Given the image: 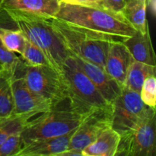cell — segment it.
Instances as JSON below:
<instances>
[{
    "label": "cell",
    "instance_id": "cb8c5ba5",
    "mask_svg": "<svg viewBox=\"0 0 156 156\" xmlns=\"http://www.w3.org/2000/svg\"><path fill=\"white\" fill-rule=\"evenodd\" d=\"M23 146L21 132L12 134L0 145V156H17Z\"/></svg>",
    "mask_w": 156,
    "mask_h": 156
},
{
    "label": "cell",
    "instance_id": "f1b7e54d",
    "mask_svg": "<svg viewBox=\"0 0 156 156\" xmlns=\"http://www.w3.org/2000/svg\"><path fill=\"white\" fill-rule=\"evenodd\" d=\"M59 156H82V152L72 150V149H67V150H66L65 152L59 154Z\"/></svg>",
    "mask_w": 156,
    "mask_h": 156
},
{
    "label": "cell",
    "instance_id": "44dd1931",
    "mask_svg": "<svg viewBox=\"0 0 156 156\" xmlns=\"http://www.w3.org/2000/svg\"><path fill=\"white\" fill-rule=\"evenodd\" d=\"M26 41L27 38L19 29L10 30L0 27V41L7 50L21 55Z\"/></svg>",
    "mask_w": 156,
    "mask_h": 156
},
{
    "label": "cell",
    "instance_id": "7a4b0ae2",
    "mask_svg": "<svg viewBox=\"0 0 156 156\" xmlns=\"http://www.w3.org/2000/svg\"><path fill=\"white\" fill-rule=\"evenodd\" d=\"M88 114L79 110L68 94L52 104L48 111L27 123L21 132L23 144L66 135L76 129Z\"/></svg>",
    "mask_w": 156,
    "mask_h": 156
},
{
    "label": "cell",
    "instance_id": "30bf717a",
    "mask_svg": "<svg viewBox=\"0 0 156 156\" xmlns=\"http://www.w3.org/2000/svg\"><path fill=\"white\" fill-rule=\"evenodd\" d=\"M112 106L94 110L82 120L70 140L68 149L82 152L112 123Z\"/></svg>",
    "mask_w": 156,
    "mask_h": 156
},
{
    "label": "cell",
    "instance_id": "603a6c76",
    "mask_svg": "<svg viewBox=\"0 0 156 156\" xmlns=\"http://www.w3.org/2000/svg\"><path fill=\"white\" fill-rule=\"evenodd\" d=\"M143 103L150 108L156 107V79L155 76H149L145 79L140 92Z\"/></svg>",
    "mask_w": 156,
    "mask_h": 156
},
{
    "label": "cell",
    "instance_id": "ba28073f",
    "mask_svg": "<svg viewBox=\"0 0 156 156\" xmlns=\"http://www.w3.org/2000/svg\"><path fill=\"white\" fill-rule=\"evenodd\" d=\"M23 68L24 62L21 59L10 77L14 101L13 115L37 117L48 111L52 103L38 97L29 89L23 76Z\"/></svg>",
    "mask_w": 156,
    "mask_h": 156
},
{
    "label": "cell",
    "instance_id": "4dcf8cb0",
    "mask_svg": "<svg viewBox=\"0 0 156 156\" xmlns=\"http://www.w3.org/2000/svg\"><path fill=\"white\" fill-rule=\"evenodd\" d=\"M0 120H1V119H0Z\"/></svg>",
    "mask_w": 156,
    "mask_h": 156
},
{
    "label": "cell",
    "instance_id": "1f68e13d",
    "mask_svg": "<svg viewBox=\"0 0 156 156\" xmlns=\"http://www.w3.org/2000/svg\"></svg>",
    "mask_w": 156,
    "mask_h": 156
},
{
    "label": "cell",
    "instance_id": "83f0119b",
    "mask_svg": "<svg viewBox=\"0 0 156 156\" xmlns=\"http://www.w3.org/2000/svg\"><path fill=\"white\" fill-rule=\"evenodd\" d=\"M146 4H147V9L149 8L152 15L155 16L156 13V0H146Z\"/></svg>",
    "mask_w": 156,
    "mask_h": 156
},
{
    "label": "cell",
    "instance_id": "e0dca14e",
    "mask_svg": "<svg viewBox=\"0 0 156 156\" xmlns=\"http://www.w3.org/2000/svg\"><path fill=\"white\" fill-rule=\"evenodd\" d=\"M146 12V0H126L122 13L136 31L145 33L149 27Z\"/></svg>",
    "mask_w": 156,
    "mask_h": 156
},
{
    "label": "cell",
    "instance_id": "52a82bcc",
    "mask_svg": "<svg viewBox=\"0 0 156 156\" xmlns=\"http://www.w3.org/2000/svg\"><path fill=\"white\" fill-rule=\"evenodd\" d=\"M23 76L32 92L52 104L69 94L62 74L53 67L33 66L24 62Z\"/></svg>",
    "mask_w": 156,
    "mask_h": 156
},
{
    "label": "cell",
    "instance_id": "3957f363",
    "mask_svg": "<svg viewBox=\"0 0 156 156\" xmlns=\"http://www.w3.org/2000/svg\"><path fill=\"white\" fill-rule=\"evenodd\" d=\"M49 21L70 54L96 64L104 69L110 44L114 41H123L56 18H49Z\"/></svg>",
    "mask_w": 156,
    "mask_h": 156
},
{
    "label": "cell",
    "instance_id": "2e32d148",
    "mask_svg": "<svg viewBox=\"0 0 156 156\" xmlns=\"http://www.w3.org/2000/svg\"><path fill=\"white\" fill-rule=\"evenodd\" d=\"M120 140V134L111 126L108 127L82 151V155L115 156Z\"/></svg>",
    "mask_w": 156,
    "mask_h": 156
},
{
    "label": "cell",
    "instance_id": "8992f818",
    "mask_svg": "<svg viewBox=\"0 0 156 156\" xmlns=\"http://www.w3.org/2000/svg\"><path fill=\"white\" fill-rule=\"evenodd\" d=\"M111 127L120 136L134 130L141 123L155 115V108L143 103L140 93L123 87L112 104Z\"/></svg>",
    "mask_w": 156,
    "mask_h": 156
},
{
    "label": "cell",
    "instance_id": "5b68a950",
    "mask_svg": "<svg viewBox=\"0 0 156 156\" xmlns=\"http://www.w3.org/2000/svg\"><path fill=\"white\" fill-rule=\"evenodd\" d=\"M61 74L73 103L84 114L111 107L70 55L62 64Z\"/></svg>",
    "mask_w": 156,
    "mask_h": 156
},
{
    "label": "cell",
    "instance_id": "d6986e66",
    "mask_svg": "<svg viewBox=\"0 0 156 156\" xmlns=\"http://www.w3.org/2000/svg\"><path fill=\"white\" fill-rule=\"evenodd\" d=\"M11 76L0 66V119L13 116L14 101L11 86Z\"/></svg>",
    "mask_w": 156,
    "mask_h": 156
},
{
    "label": "cell",
    "instance_id": "8fae6325",
    "mask_svg": "<svg viewBox=\"0 0 156 156\" xmlns=\"http://www.w3.org/2000/svg\"><path fill=\"white\" fill-rule=\"evenodd\" d=\"M70 55L75 59L78 66L94 84L104 98L112 105L114 100L121 93L123 87L120 86L101 67L73 54Z\"/></svg>",
    "mask_w": 156,
    "mask_h": 156
},
{
    "label": "cell",
    "instance_id": "5bb4252c",
    "mask_svg": "<svg viewBox=\"0 0 156 156\" xmlns=\"http://www.w3.org/2000/svg\"><path fill=\"white\" fill-rule=\"evenodd\" d=\"M75 130L60 136L30 142L23 146L17 156H59V154L68 149Z\"/></svg>",
    "mask_w": 156,
    "mask_h": 156
},
{
    "label": "cell",
    "instance_id": "9c48e42d",
    "mask_svg": "<svg viewBox=\"0 0 156 156\" xmlns=\"http://www.w3.org/2000/svg\"><path fill=\"white\" fill-rule=\"evenodd\" d=\"M155 115L150 117L134 130L120 136L115 156H155Z\"/></svg>",
    "mask_w": 156,
    "mask_h": 156
},
{
    "label": "cell",
    "instance_id": "ffe728a7",
    "mask_svg": "<svg viewBox=\"0 0 156 156\" xmlns=\"http://www.w3.org/2000/svg\"><path fill=\"white\" fill-rule=\"evenodd\" d=\"M37 117L31 115H13L0 120V145L12 134L21 132L27 123Z\"/></svg>",
    "mask_w": 156,
    "mask_h": 156
},
{
    "label": "cell",
    "instance_id": "4316f807",
    "mask_svg": "<svg viewBox=\"0 0 156 156\" xmlns=\"http://www.w3.org/2000/svg\"><path fill=\"white\" fill-rule=\"evenodd\" d=\"M59 1L63 4L103 8V6H102L103 0H59Z\"/></svg>",
    "mask_w": 156,
    "mask_h": 156
},
{
    "label": "cell",
    "instance_id": "ac0fdd59",
    "mask_svg": "<svg viewBox=\"0 0 156 156\" xmlns=\"http://www.w3.org/2000/svg\"><path fill=\"white\" fill-rule=\"evenodd\" d=\"M155 73L156 66L147 65L133 59L128 70L123 87L140 93L145 79L149 76H155Z\"/></svg>",
    "mask_w": 156,
    "mask_h": 156
},
{
    "label": "cell",
    "instance_id": "277c9868",
    "mask_svg": "<svg viewBox=\"0 0 156 156\" xmlns=\"http://www.w3.org/2000/svg\"><path fill=\"white\" fill-rule=\"evenodd\" d=\"M5 12L24 37L42 50L50 66L61 73L70 53L53 30L49 18L18 11Z\"/></svg>",
    "mask_w": 156,
    "mask_h": 156
},
{
    "label": "cell",
    "instance_id": "7402d4cb",
    "mask_svg": "<svg viewBox=\"0 0 156 156\" xmlns=\"http://www.w3.org/2000/svg\"><path fill=\"white\" fill-rule=\"evenodd\" d=\"M21 56L23 62L27 66H51L42 50L27 39L26 41L24 50Z\"/></svg>",
    "mask_w": 156,
    "mask_h": 156
},
{
    "label": "cell",
    "instance_id": "484cf974",
    "mask_svg": "<svg viewBox=\"0 0 156 156\" xmlns=\"http://www.w3.org/2000/svg\"><path fill=\"white\" fill-rule=\"evenodd\" d=\"M126 0H103L102 6L105 9L122 13L126 5Z\"/></svg>",
    "mask_w": 156,
    "mask_h": 156
},
{
    "label": "cell",
    "instance_id": "d4e9b609",
    "mask_svg": "<svg viewBox=\"0 0 156 156\" xmlns=\"http://www.w3.org/2000/svg\"><path fill=\"white\" fill-rule=\"evenodd\" d=\"M21 59L14 52L7 50L0 41V66L11 76Z\"/></svg>",
    "mask_w": 156,
    "mask_h": 156
},
{
    "label": "cell",
    "instance_id": "7c38bea8",
    "mask_svg": "<svg viewBox=\"0 0 156 156\" xmlns=\"http://www.w3.org/2000/svg\"><path fill=\"white\" fill-rule=\"evenodd\" d=\"M133 59L123 41H114L110 44L105 69L120 86L123 87L128 70Z\"/></svg>",
    "mask_w": 156,
    "mask_h": 156
},
{
    "label": "cell",
    "instance_id": "4fadbf2b",
    "mask_svg": "<svg viewBox=\"0 0 156 156\" xmlns=\"http://www.w3.org/2000/svg\"><path fill=\"white\" fill-rule=\"evenodd\" d=\"M60 5L59 0H2L1 11H18L52 18L56 17Z\"/></svg>",
    "mask_w": 156,
    "mask_h": 156
},
{
    "label": "cell",
    "instance_id": "9a60e30c",
    "mask_svg": "<svg viewBox=\"0 0 156 156\" xmlns=\"http://www.w3.org/2000/svg\"><path fill=\"white\" fill-rule=\"evenodd\" d=\"M123 43L135 60L156 66L155 54L149 27L145 33L137 31L132 37L125 39Z\"/></svg>",
    "mask_w": 156,
    "mask_h": 156
},
{
    "label": "cell",
    "instance_id": "6da1fadb",
    "mask_svg": "<svg viewBox=\"0 0 156 156\" xmlns=\"http://www.w3.org/2000/svg\"><path fill=\"white\" fill-rule=\"evenodd\" d=\"M55 18L123 41L137 32L123 13L105 8L61 3Z\"/></svg>",
    "mask_w": 156,
    "mask_h": 156
},
{
    "label": "cell",
    "instance_id": "f546056e",
    "mask_svg": "<svg viewBox=\"0 0 156 156\" xmlns=\"http://www.w3.org/2000/svg\"><path fill=\"white\" fill-rule=\"evenodd\" d=\"M1 3H2V0H0V11H1Z\"/></svg>",
    "mask_w": 156,
    "mask_h": 156
}]
</instances>
